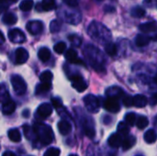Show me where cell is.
Returning a JSON list of instances; mask_svg holds the SVG:
<instances>
[{
	"instance_id": "cell-38",
	"label": "cell",
	"mask_w": 157,
	"mask_h": 156,
	"mask_svg": "<svg viewBox=\"0 0 157 156\" xmlns=\"http://www.w3.org/2000/svg\"><path fill=\"white\" fill-rule=\"evenodd\" d=\"M136 121V115L134 113H128L125 115V122L129 126H133Z\"/></svg>"
},
{
	"instance_id": "cell-10",
	"label": "cell",
	"mask_w": 157,
	"mask_h": 156,
	"mask_svg": "<svg viewBox=\"0 0 157 156\" xmlns=\"http://www.w3.org/2000/svg\"><path fill=\"white\" fill-rule=\"evenodd\" d=\"M29 59V52L24 48H17L15 51V62L17 64H23Z\"/></svg>"
},
{
	"instance_id": "cell-47",
	"label": "cell",
	"mask_w": 157,
	"mask_h": 156,
	"mask_svg": "<svg viewBox=\"0 0 157 156\" xmlns=\"http://www.w3.org/2000/svg\"><path fill=\"white\" fill-rule=\"evenodd\" d=\"M23 116L24 117H29V111L28 109H25L24 112H23Z\"/></svg>"
},
{
	"instance_id": "cell-49",
	"label": "cell",
	"mask_w": 157,
	"mask_h": 156,
	"mask_svg": "<svg viewBox=\"0 0 157 156\" xmlns=\"http://www.w3.org/2000/svg\"><path fill=\"white\" fill-rule=\"evenodd\" d=\"M151 40H155V41H157V30L155 31V34L153 37H151Z\"/></svg>"
},
{
	"instance_id": "cell-32",
	"label": "cell",
	"mask_w": 157,
	"mask_h": 156,
	"mask_svg": "<svg viewBox=\"0 0 157 156\" xmlns=\"http://www.w3.org/2000/svg\"><path fill=\"white\" fill-rule=\"evenodd\" d=\"M53 74L51 71L47 70L41 73V74L40 75V80L41 81V83H50V81L52 79Z\"/></svg>"
},
{
	"instance_id": "cell-9",
	"label": "cell",
	"mask_w": 157,
	"mask_h": 156,
	"mask_svg": "<svg viewBox=\"0 0 157 156\" xmlns=\"http://www.w3.org/2000/svg\"><path fill=\"white\" fill-rule=\"evenodd\" d=\"M64 57L65 59L71 63H74V64H82V65H85V63L78 57V54L76 52L75 50L74 49H68L64 54Z\"/></svg>"
},
{
	"instance_id": "cell-46",
	"label": "cell",
	"mask_w": 157,
	"mask_h": 156,
	"mask_svg": "<svg viewBox=\"0 0 157 156\" xmlns=\"http://www.w3.org/2000/svg\"><path fill=\"white\" fill-rule=\"evenodd\" d=\"M4 42H5V36H4V34L0 31V45L3 44Z\"/></svg>"
},
{
	"instance_id": "cell-3",
	"label": "cell",
	"mask_w": 157,
	"mask_h": 156,
	"mask_svg": "<svg viewBox=\"0 0 157 156\" xmlns=\"http://www.w3.org/2000/svg\"><path fill=\"white\" fill-rule=\"evenodd\" d=\"M11 85L12 87L15 91V93L18 96H22L26 93L27 91V84L24 81V79L17 75V74H13L11 76Z\"/></svg>"
},
{
	"instance_id": "cell-41",
	"label": "cell",
	"mask_w": 157,
	"mask_h": 156,
	"mask_svg": "<svg viewBox=\"0 0 157 156\" xmlns=\"http://www.w3.org/2000/svg\"><path fill=\"white\" fill-rule=\"evenodd\" d=\"M52 105L55 108H61L63 107V101L61 98L59 97H52Z\"/></svg>"
},
{
	"instance_id": "cell-31",
	"label": "cell",
	"mask_w": 157,
	"mask_h": 156,
	"mask_svg": "<svg viewBox=\"0 0 157 156\" xmlns=\"http://www.w3.org/2000/svg\"><path fill=\"white\" fill-rule=\"evenodd\" d=\"M8 100H10L8 91L6 89V87L4 86H0V102L2 104H4V103L7 102Z\"/></svg>"
},
{
	"instance_id": "cell-19",
	"label": "cell",
	"mask_w": 157,
	"mask_h": 156,
	"mask_svg": "<svg viewBox=\"0 0 157 156\" xmlns=\"http://www.w3.org/2000/svg\"><path fill=\"white\" fill-rule=\"evenodd\" d=\"M148 103V99L144 95H136L133 97V106L136 108H144Z\"/></svg>"
},
{
	"instance_id": "cell-42",
	"label": "cell",
	"mask_w": 157,
	"mask_h": 156,
	"mask_svg": "<svg viewBox=\"0 0 157 156\" xmlns=\"http://www.w3.org/2000/svg\"><path fill=\"white\" fill-rule=\"evenodd\" d=\"M63 1L71 7H76L79 4V0H63Z\"/></svg>"
},
{
	"instance_id": "cell-21",
	"label": "cell",
	"mask_w": 157,
	"mask_h": 156,
	"mask_svg": "<svg viewBox=\"0 0 157 156\" xmlns=\"http://www.w3.org/2000/svg\"><path fill=\"white\" fill-rule=\"evenodd\" d=\"M151 40V37L145 35V34H139L136 36L135 39V43L138 47H144L146 46Z\"/></svg>"
},
{
	"instance_id": "cell-25",
	"label": "cell",
	"mask_w": 157,
	"mask_h": 156,
	"mask_svg": "<svg viewBox=\"0 0 157 156\" xmlns=\"http://www.w3.org/2000/svg\"><path fill=\"white\" fill-rule=\"evenodd\" d=\"M52 87L51 83H40L36 87V95H43L50 91Z\"/></svg>"
},
{
	"instance_id": "cell-11",
	"label": "cell",
	"mask_w": 157,
	"mask_h": 156,
	"mask_svg": "<svg viewBox=\"0 0 157 156\" xmlns=\"http://www.w3.org/2000/svg\"><path fill=\"white\" fill-rule=\"evenodd\" d=\"M52 113V107L51 104L48 103H42L37 108V114L43 119L50 117Z\"/></svg>"
},
{
	"instance_id": "cell-54",
	"label": "cell",
	"mask_w": 157,
	"mask_h": 156,
	"mask_svg": "<svg viewBox=\"0 0 157 156\" xmlns=\"http://www.w3.org/2000/svg\"><path fill=\"white\" fill-rule=\"evenodd\" d=\"M138 156H142V155H138Z\"/></svg>"
},
{
	"instance_id": "cell-30",
	"label": "cell",
	"mask_w": 157,
	"mask_h": 156,
	"mask_svg": "<svg viewBox=\"0 0 157 156\" xmlns=\"http://www.w3.org/2000/svg\"><path fill=\"white\" fill-rule=\"evenodd\" d=\"M23 131H24V135L28 140H35L36 141V137L33 131V129L31 127H29V125L25 124L23 126Z\"/></svg>"
},
{
	"instance_id": "cell-48",
	"label": "cell",
	"mask_w": 157,
	"mask_h": 156,
	"mask_svg": "<svg viewBox=\"0 0 157 156\" xmlns=\"http://www.w3.org/2000/svg\"><path fill=\"white\" fill-rule=\"evenodd\" d=\"M36 10H38V11H42V10H41L40 3H38V4H37V6H36Z\"/></svg>"
},
{
	"instance_id": "cell-33",
	"label": "cell",
	"mask_w": 157,
	"mask_h": 156,
	"mask_svg": "<svg viewBox=\"0 0 157 156\" xmlns=\"http://www.w3.org/2000/svg\"><path fill=\"white\" fill-rule=\"evenodd\" d=\"M33 1L32 0H23L19 5V9L22 11H29L33 7Z\"/></svg>"
},
{
	"instance_id": "cell-2",
	"label": "cell",
	"mask_w": 157,
	"mask_h": 156,
	"mask_svg": "<svg viewBox=\"0 0 157 156\" xmlns=\"http://www.w3.org/2000/svg\"><path fill=\"white\" fill-rule=\"evenodd\" d=\"M88 34L92 39L98 42H105L110 40L111 33L110 31L101 23L98 22H92L88 28Z\"/></svg>"
},
{
	"instance_id": "cell-7",
	"label": "cell",
	"mask_w": 157,
	"mask_h": 156,
	"mask_svg": "<svg viewBox=\"0 0 157 156\" xmlns=\"http://www.w3.org/2000/svg\"><path fill=\"white\" fill-rule=\"evenodd\" d=\"M8 39L14 43H23L26 40V36L19 29H13L8 32Z\"/></svg>"
},
{
	"instance_id": "cell-37",
	"label": "cell",
	"mask_w": 157,
	"mask_h": 156,
	"mask_svg": "<svg viewBox=\"0 0 157 156\" xmlns=\"http://www.w3.org/2000/svg\"><path fill=\"white\" fill-rule=\"evenodd\" d=\"M68 40H70V42L74 45V46H76V47H79L82 43V39L75 35V34H72L68 37Z\"/></svg>"
},
{
	"instance_id": "cell-24",
	"label": "cell",
	"mask_w": 157,
	"mask_h": 156,
	"mask_svg": "<svg viewBox=\"0 0 157 156\" xmlns=\"http://www.w3.org/2000/svg\"><path fill=\"white\" fill-rule=\"evenodd\" d=\"M7 135H8L9 140L14 142V143H19L21 140V133L19 132V131L17 129L9 130L7 132Z\"/></svg>"
},
{
	"instance_id": "cell-4",
	"label": "cell",
	"mask_w": 157,
	"mask_h": 156,
	"mask_svg": "<svg viewBox=\"0 0 157 156\" xmlns=\"http://www.w3.org/2000/svg\"><path fill=\"white\" fill-rule=\"evenodd\" d=\"M84 103L86 108L91 113H97L99 110L100 103L97 97L94 95H87L84 98Z\"/></svg>"
},
{
	"instance_id": "cell-13",
	"label": "cell",
	"mask_w": 157,
	"mask_h": 156,
	"mask_svg": "<svg viewBox=\"0 0 157 156\" xmlns=\"http://www.w3.org/2000/svg\"><path fill=\"white\" fill-rule=\"evenodd\" d=\"M140 30L144 33H150V32H155L157 30V23L155 21H150L144 24H141L139 27Z\"/></svg>"
},
{
	"instance_id": "cell-35",
	"label": "cell",
	"mask_w": 157,
	"mask_h": 156,
	"mask_svg": "<svg viewBox=\"0 0 157 156\" xmlns=\"http://www.w3.org/2000/svg\"><path fill=\"white\" fill-rule=\"evenodd\" d=\"M53 50H54V51H55L56 53H58V54L63 53V52L65 51V50H66V44H65V42L60 41V42L56 43V44L54 45V47H53Z\"/></svg>"
},
{
	"instance_id": "cell-51",
	"label": "cell",
	"mask_w": 157,
	"mask_h": 156,
	"mask_svg": "<svg viewBox=\"0 0 157 156\" xmlns=\"http://www.w3.org/2000/svg\"><path fill=\"white\" fill-rule=\"evenodd\" d=\"M5 1H6V0H0V6H3V4L5 3Z\"/></svg>"
},
{
	"instance_id": "cell-16",
	"label": "cell",
	"mask_w": 157,
	"mask_h": 156,
	"mask_svg": "<svg viewBox=\"0 0 157 156\" xmlns=\"http://www.w3.org/2000/svg\"><path fill=\"white\" fill-rule=\"evenodd\" d=\"M135 143H136V138L132 135H129L124 138V140L121 143V146L123 151H128L131 148H132L135 145Z\"/></svg>"
},
{
	"instance_id": "cell-1",
	"label": "cell",
	"mask_w": 157,
	"mask_h": 156,
	"mask_svg": "<svg viewBox=\"0 0 157 156\" xmlns=\"http://www.w3.org/2000/svg\"><path fill=\"white\" fill-rule=\"evenodd\" d=\"M36 141L40 142L42 145H49L54 139V134L52 128L43 123H35L32 127Z\"/></svg>"
},
{
	"instance_id": "cell-5",
	"label": "cell",
	"mask_w": 157,
	"mask_h": 156,
	"mask_svg": "<svg viewBox=\"0 0 157 156\" xmlns=\"http://www.w3.org/2000/svg\"><path fill=\"white\" fill-rule=\"evenodd\" d=\"M72 86L77 92H84L87 88V83L80 74H75L71 77Z\"/></svg>"
},
{
	"instance_id": "cell-52",
	"label": "cell",
	"mask_w": 157,
	"mask_h": 156,
	"mask_svg": "<svg viewBox=\"0 0 157 156\" xmlns=\"http://www.w3.org/2000/svg\"><path fill=\"white\" fill-rule=\"evenodd\" d=\"M155 82L157 84V74H156V75H155Z\"/></svg>"
},
{
	"instance_id": "cell-44",
	"label": "cell",
	"mask_w": 157,
	"mask_h": 156,
	"mask_svg": "<svg viewBox=\"0 0 157 156\" xmlns=\"http://www.w3.org/2000/svg\"><path fill=\"white\" fill-rule=\"evenodd\" d=\"M105 11L109 12V13H112L115 11V7H112V6H107L105 7Z\"/></svg>"
},
{
	"instance_id": "cell-20",
	"label": "cell",
	"mask_w": 157,
	"mask_h": 156,
	"mask_svg": "<svg viewBox=\"0 0 157 156\" xmlns=\"http://www.w3.org/2000/svg\"><path fill=\"white\" fill-rule=\"evenodd\" d=\"M2 20H3V22L6 25H14L17 21V17L14 13H12V12H6L3 16Z\"/></svg>"
},
{
	"instance_id": "cell-39",
	"label": "cell",
	"mask_w": 157,
	"mask_h": 156,
	"mask_svg": "<svg viewBox=\"0 0 157 156\" xmlns=\"http://www.w3.org/2000/svg\"><path fill=\"white\" fill-rule=\"evenodd\" d=\"M61 151L58 148H49L45 153L43 156H60Z\"/></svg>"
},
{
	"instance_id": "cell-26",
	"label": "cell",
	"mask_w": 157,
	"mask_h": 156,
	"mask_svg": "<svg viewBox=\"0 0 157 156\" xmlns=\"http://www.w3.org/2000/svg\"><path fill=\"white\" fill-rule=\"evenodd\" d=\"M42 11H50L56 7L55 0H42L40 3Z\"/></svg>"
},
{
	"instance_id": "cell-55",
	"label": "cell",
	"mask_w": 157,
	"mask_h": 156,
	"mask_svg": "<svg viewBox=\"0 0 157 156\" xmlns=\"http://www.w3.org/2000/svg\"><path fill=\"white\" fill-rule=\"evenodd\" d=\"M156 6H157V4H156Z\"/></svg>"
},
{
	"instance_id": "cell-43",
	"label": "cell",
	"mask_w": 157,
	"mask_h": 156,
	"mask_svg": "<svg viewBox=\"0 0 157 156\" xmlns=\"http://www.w3.org/2000/svg\"><path fill=\"white\" fill-rule=\"evenodd\" d=\"M149 102H150V105H151V106H153V107L156 106L157 105V93L153 94V96L151 97V98H150Z\"/></svg>"
},
{
	"instance_id": "cell-22",
	"label": "cell",
	"mask_w": 157,
	"mask_h": 156,
	"mask_svg": "<svg viewBox=\"0 0 157 156\" xmlns=\"http://www.w3.org/2000/svg\"><path fill=\"white\" fill-rule=\"evenodd\" d=\"M38 57L43 63L48 62L50 60V58H51V51H50V50L48 48H45V47L40 48L39 50V51H38Z\"/></svg>"
},
{
	"instance_id": "cell-6",
	"label": "cell",
	"mask_w": 157,
	"mask_h": 156,
	"mask_svg": "<svg viewBox=\"0 0 157 156\" xmlns=\"http://www.w3.org/2000/svg\"><path fill=\"white\" fill-rule=\"evenodd\" d=\"M26 29L31 35H40L42 33L44 26L43 23L40 20H31L28 22Z\"/></svg>"
},
{
	"instance_id": "cell-27",
	"label": "cell",
	"mask_w": 157,
	"mask_h": 156,
	"mask_svg": "<svg viewBox=\"0 0 157 156\" xmlns=\"http://www.w3.org/2000/svg\"><path fill=\"white\" fill-rule=\"evenodd\" d=\"M117 131L118 134H120L121 136H128V134L130 133V128L126 122H120Z\"/></svg>"
},
{
	"instance_id": "cell-17",
	"label": "cell",
	"mask_w": 157,
	"mask_h": 156,
	"mask_svg": "<svg viewBox=\"0 0 157 156\" xmlns=\"http://www.w3.org/2000/svg\"><path fill=\"white\" fill-rule=\"evenodd\" d=\"M16 108H17L16 103L13 100L10 99L7 102L3 104V106H2V112H3L4 115H11L15 111Z\"/></svg>"
},
{
	"instance_id": "cell-53",
	"label": "cell",
	"mask_w": 157,
	"mask_h": 156,
	"mask_svg": "<svg viewBox=\"0 0 157 156\" xmlns=\"http://www.w3.org/2000/svg\"><path fill=\"white\" fill-rule=\"evenodd\" d=\"M70 156H77V155H75V154H72V155H70Z\"/></svg>"
},
{
	"instance_id": "cell-34",
	"label": "cell",
	"mask_w": 157,
	"mask_h": 156,
	"mask_svg": "<svg viewBox=\"0 0 157 156\" xmlns=\"http://www.w3.org/2000/svg\"><path fill=\"white\" fill-rule=\"evenodd\" d=\"M131 14L134 17H143L145 16V10L143 7L140 6H135L132 9Z\"/></svg>"
},
{
	"instance_id": "cell-18",
	"label": "cell",
	"mask_w": 157,
	"mask_h": 156,
	"mask_svg": "<svg viewBox=\"0 0 157 156\" xmlns=\"http://www.w3.org/2000/svg\"><path fill=\"white\" fill-rule=\"evenodd\" d=\"M58 130H59V131H60V133L62 135H67V134H69L71 132L72 126L67 120H63L58 123Z\"/></svg>"
},
{
	"instance_id": "cell-8",
	"label": "cell",
	"mask_w": 157,
	"mask_h": 156,
	"mask_svg": "<svg viewBox=\"0 0 157 156\" xmlns=\"http://www.w3.org/2000/svg\"><path fill=\"white\" fill-rule=\"evenodd\" d=\"M103 107L107 111L111 113H118L121 109V105L117 99L107 97L103 102Z\"/></svg>"
},
{
	"instance_id": "cell-36",
	"label": "cell",
	"mask_w": 157,
	"mask_h": 156,
	"mask_svg": "<svg viewBox=\"0 0 157 156\" xmlns=\"http://www.w3.org/2000/svg\"><path fill=\"white\" fill-rule=\"evenodd\" d=\"M61 26H62V25H61V22H60L59 20H57V19L52 20V21L51 22V24H50V30H51V32L56 33V32L60 31Z\"/></svg>"
},
{
	"instance_id": "cell-40",
	"label": "cell",
	"mask_w": 157,
	"mask_h": 156,
	"mask_svg": "<svg viewBox=\"0 0 157 156\" xmlns=\"http://www.w3.org/2000/svg\"><path fill=\"white\" fill-rule=\"evenodd\" d=\"M122 103L125 107L127 108H130L132 106H133V97L128 96V97H124L122 98Z\"/></svg>"
},
{
	"instance_id": "cell-28",
	"label": "cell",
	"mask_w": 157,
	"mask_h": 156,
	"mask_svg": "<svg viewBox=\"0 0 157 156\" xmlns=\"http://www.w3.org/2000/svg\"><path fill=\"white\" fill-rule=\"evenodd\" d=\"M105 51L107 52V54H109V56H115L118 52V49L117 46L112 43V42H108L105 45Z\"/></svg>"
},
{
	"instance_id": "cell-29",
	"label": "cell",
	"mask_w": 157,
	"mask_h": 156,
	"mask_svg": "<svg viewBox=\"0 0 157 156\" xmlns=\"http://www.w3.org/2000/svg\"><path fill=\"white\" fill-rule=\"evenodd\" d=\"M149 124V120L146 117L144 116H140L137 120H136V126L139 130H144L145 129Z\"/></svg>"
},
{
	"instance_id": "cell-45",
	"label": "cell",
	"mask_w": 157,
	"mask_h": 156,
	"mask_svg": "<svg viewBox=\"0 0 157 156\" xmlns=\"http://www.w3.org/2000/svg\"><path fill=\"white\" fill-rule=\"evenodd\" d=\"M2 156H17L14 153H12V152H9V151H7V152H5L4 154H3V155Z\"/></svg>"
},
{
	"instance_id": "cell-15",
	"label": "cell",
	"mask_w": 157,
	"mask_h": 156,
	"mask_svg": "<svg viewBox=\"0 0 157 156\" xmlns=\"http://www.w3.org/2000/svg\"><path fill=\"white\" fill-rule=\"evenodd\" d=\"M121 136L118 133H112L108 139V143L112 148H119L121 145Z\"/></svg>"
},
{
	"instance_id": "cell-14",
	"label": "cell",
	"mask_w": 157,
	"mask_h": 156,
	"mask_svg": "<svg viewBox=\"0 0 157 156\" xmlns=\"http://www.w3.org/2000/svg\"><path fill=\"white\" fill-rule=\"evenodd\" d=\"M83 127H84V131L86 133V135L88 138H94L96 135V131L94 128V125L92 124V122L89 120H86L83 123Z\"/></svg>"
},
{
	"instance_id": "cell-23",
	"label": "cell",
	"mask_w": 157,
	"mask_h": 156,
	"mask_svg": "<svg viewBox=\"0 0 157 156\" xmlns=\"http://www.w3.org/2000/svg\"><path fill=\"white\" fill-rule=\"evenodd\" d=\"M144 141H145L147 143H149V144L155 143L157 140L156 131H155V130H149V131H147L144 133Z\"/></svg>"
},
{
	"instance_id": "cell-12",
	"label": "cell",
	"mask_w": 157,
	"mask_h": 156,
	"mask_svg": "<svg viewBox=\"0 0 157 156\" xmlns=\"http://www.w3.org/2000/svg\"><path fill=\"white\" fill-rule=\"evenodd\" d=\"M106 94H107L108 97L114 98V99L118 100L119 98H121L124 96V91L119 86H112V87H109V89H107Z\"/></svg>"
},
{
	"instance_id": "cell-50",
	"label": "cell",
	"mask_w": 157,
	"mask_h": 156,
	"mask_svg": "<svg viewBox=\"0 0 157 156\" xmlns=\"http://www.w3.org/2000/svg\"><path fill=\"white\" fill-rule=\"evenodd\" d=\"M155 126L157 128V116L155 117Z\"/></svg>"
}]
</instances>
